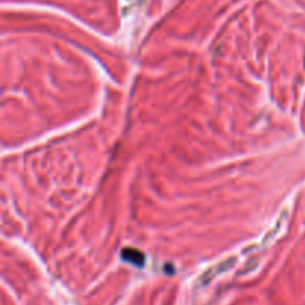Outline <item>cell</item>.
I'll return each mask as SVG.
<instances>
[{
    "instance_id": "obj_1",
    "label": "cell",
    "mask_w": 305,
    "mask_h": 305,
    "mask_svg": "<svg viewBox=\"0 0 305 305\" xmlns=\"http://www.w3.org/2000/svg\"><path fill=\"white\" fill-rule=\"evenodd\" d=\"M122 258H124L125 261H128V262H133V264L139 265V267L145 264V256H143L140 252L134 250V249H128V250H125V252L122 253Z\"/></svg>"
}]
</instances>
